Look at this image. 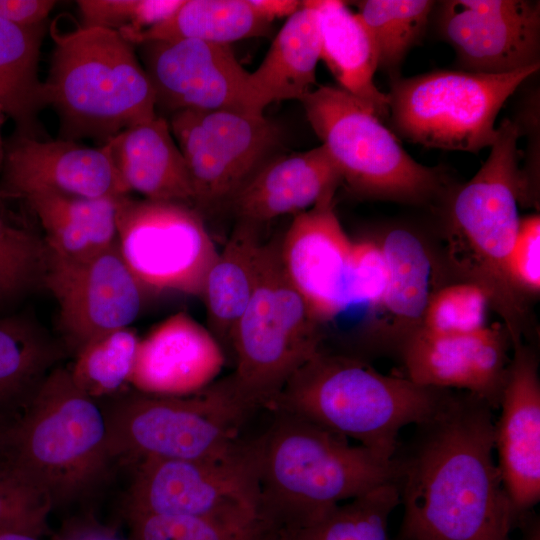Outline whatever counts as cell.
I'll list each match as a JSON object with an SVG mask.
<instances>
[{
    "label": "cell",
    "instance_id": "1",
    "mask_svg": "<svg viewBox=\"0 0 540 540\" xmlns=\"http://www.w3.org/2000/svg\"><path fill=\"white\" fill-rule=\"evenodd\" d=\"M493 409L453 393L392 457L403 517L393 540H512L519 517L494 461Z\"/></svg>",
    "mask_w": 540,
    "mask_h": 540
},
{
    "label": "cell",
    "instance_id": "2",
    "mask_svg": "<svg viewBox=\"0 0 540 540\" xmlns=\"http://www.w3.org/2000/svg\"><path fill=\"white\" fill-rule=\"evenodd\" d=\"M450 392L384 375L360 358L321 348L268 410L304 418L391 460L400 430L431 417Z\"/></svg>",
    "mask_w": 540,
    "mask_h": 540
},
{
    "label": "cell",
    "instance_id": "3",
    "mask_svg": "<svg viewBox=\"0 0 540 540\" xmlns=\"http://www.w3.org/2000/svg\"><path fill=\"white\" fill-rule=\"evenodd\" d=\"M112 460L103 406L60 365L4 434L2 461L52 507L91 495Z\"/></svg>",
    "mask_w": 540,
    "mask_h": 540
},
{
    "label": "cell",
    "instance_id": "4",
    "mask_svg": "<svg viewBox=\"0 0 540 540\" xmlns=\"http://www.w3.org/2000/svg\"><path fill=\"white\" fill-rule=\"evenodd\" d=\"M522 127L506 118L497 126L490 154L448 199V256L464 280L482 286L504 321L512 345L522 342L525 298L512 286L507 259L520 219L518 202L528 184L519 167Z\"/></svg>",
    "mask_w": 540,
    "mask_h": 540
},
{
    "label": "cell",
    "instance_id": "5",
    "mask_svg": "<svg viewBox=\"0 0 540 540\" xmlns=\"http://www.w3.org/2000/svg\"><path fill=\"white\" fill-rule=\"evenodd\" d=\"M251 440L260 512L268 522L306 515L393 482V461L299 416L270 411Z\"/></svg>",
    "mask_w": 540,
    "mask_h": 540
},
{
    "label": "cell",
    "instance_id": "6",
    "mask_svg": "<svg viewBox=\"0 0 540 540\" xmlns=\"http://www.w3.org/2000/svg\"><path fill=\"white\" fill-rule=\"evenodd\" d=\"M44 93L60 119V138L106 143L153 119L156 95L132 43L119 32L78 26L54 30Z\"/></svg>",
    "mask_w": 540,
    "mask_h": 540
},
{
    "label": "cell",
    "instance_id": "7",
    "mask_svg": "<svg viewBox=\"0 0 540 540\" xmlns=\"http://www.w3.org/2000/svg\"><path fill=\"white\" fill-rule=\"evenodd\" d=\"M301 102L342 182L360 197L432 205L455 190L446 167L415 161L369 107L339 86H317Z\"/></svg>",
    "mask_w": 540,
    "mask_h": 540
},
{
    "label": "cell",
    "instance_id": "8",
    "mask_svg": "<svg viewBox=\"0 0 540 540\" xmlns=\"http://www.w3.org/2000/svg\"><path fill=\"white\" fill-rule=\"evenodd\" d=\"M321 340L320 323L284 271L280 243H264L256 288L230 340L237 399L252 414L268 410Z\"/></svg>",
    "mask_w": 540,
    "mask_h": 540
},
{
    "label": "cell",
    "instance_id": "9",
    "mask_svg": "<svg viewBox=\"0 0 540 540\" xmlns=\"http://www.w3.org/2000/svg\"><path fill=\"white\" fill-rule=\"evenodd\" d=\"M114 459L136 465L148 458L201 459L236 448L252 413L227 378L183 396L132 391L103 406Z\"/></svg>",
    "mask_w": 540,
    "mask_h": 540
},
{
    "label": "cell",
    "instance_id": "10",
    "mask_svg": "<svg viewBox=\"0 0 540 540\" xmlns=\"http://www.w3.org/2000/svg\"><path fill=\"white\" fill-rule=\"evenodd\" d=\"M539 67L505 74L442 69L393 78L387 93L393 133L443 150L477 153L491 147L501 108Z\"/></svg>",
    "mask_w": 540,
    "mask_h": 540
},
{
    "label": "cell",
    "instance_id": "11",
    "mask_svg": "<svg viewBox=\"0 0 540 540\" xmlns=\"http://www.w3.org/2000/svg\"><path fill=\"white\" fill-rule=\"evenodd\" d=\"M128 514L254 519L260 512L251 440L201 459L148 458L134 465Z\"/></svg>",
    "mask_w": 540,
    "mask_h": 540
},
{
    "label": "cell",
    "instance_id": "12",
    "mask_svg": "<svg viewBox=\"0 0 540 540\" xmlns=\"http://www.w3.org/2000/svg\"><path fill=\"white\" fill-rule=\"evenodd\" d=\"M116 224L118 250L142 288L202 297L218 251L195 208L125 195Z\"/></svg>",
    "mask_w": 540,
    "mask_h": 540
},
{
    "label": "cell",
    "instance_id": "13",
    "mask_svg": "<svg viewBox=\"0 0 540 540\" xmlns=\"http://www.w3.org/2000/svg\"><path fill=\"white\" fill-rule=\"evenodd\" d=\"M169 125L186 161L194 205L202 209L230 202L280 136L263 114L233 109L178 111Z\"/></svg>",
    "mask_w": 540,
    "mask_h": 540
},
{
    "label": "cell",
    "instance_id": "14",
    "mask_svg": "<svg viewBox=\"0 0 540 540\" xmlns=\"http://www.w3.org/2000/svg\"><path fill=\"white\" fill-rule=\"evenodd\" d=\"M436 12L460 70L505 74L540 64L539 1L449 0Z\"/></svg>",
    "mask_w": 540,
    "mask_h": 540
},
{
    "label": "cell",
    "instance_id": "15",
    "mask_svg": "<svg viewBox=\"0 0 540 540\" xmlns=\"http://www.w3.org/2000/svg\"><path fill=\"white\" fill-rule=\"evenodd\" d=\"M44 286L56 299L62 334L74 352L100 336L129 327L141 311L143 288L117 243L82 261L49 258Z\"/></svg>",
    "mask_w": 540,
    "mask_h": 540
},
{
    "label": "cell",
    "instance_id": "16",
    "mask_svg": "<svg viewBox=\"0 0 540 540\" xmlns=\"http://www.w3.org/2000/svg\"><path fill=\"white\" fill-rule=\"evenodd\" d=\"M140 46L157 107L172 114L184 110L249 111L246 98L249 72L237 60L230 45L175 39L149 41Z\"/></svg>",
    "mask_w": 540,
    "mask_h": 540
},
{
    "label": "cell",
    "instance_id": "17",
    "mask_svg": "<svg viewBox=\"0 0 540 540\" xmlns=\"http://www.w3.org/2000/svg\"><path fill=\"white\" fill-rule=\"evenodd\" d=\"M0 195L52 193L82 198H118L130 191L103 146L16 134L4 147Z\"/></svg>",
    "mask_w": 540,
    "mask_h": 540
},
{
    "label": "cell",
    "instance_id": "18",
    "mask_svg": "<svg viewBox=\"0 0 540 540\" xmlns=\"http://www.w3.org/2000/svg\"><path fill=\"white\" fill-rule=\"evenodd\" d=\"M508 341V333L498 327L465 335L417 329L398 349L407 379L425 387L465 390L494 410L499 409L511 360Z\"/></svg>",
    "mask_w": 540,
    "mask_h": 540
},
{
    "label": "cell",
    "instance_id": "19",
    "mask_svg": "<svg viewBox=\"0 0 540 540\" xmlns=\"http://www.w3.org/2000/svg\"><path fill=\"white\" fill-rule=\"evenodd\" d=\"M352 243L334 211V198L294 216L280 242L284 271L320 324L349 308Z\"/></svg>",
    "mask_w": 540,
    "mask_h": 540
},
{
    "label": "cell",
    "instance_id": "20",
    "mask_svg": "<svg viewBox=\"0 0 540 540\" xmlns=\"http://www.w3.org/2000/svg\"><path fill=\"white\" fill-rule=\"evenodd\" d=\"M494 422V450L508 497L519 522L540 500V379L534 351L513 346Z\"/></svg>",
    "mask_w": 540,
    "mask_h": 540
},
{
    "label": "cell",
    "instance_id": "21",
    "mask_svg": "<svg viewBox=\"0 0 540 540\" xmlns=\"http://www.w3.org/2000/svg\"><path fill=\"white\" fill-rule=\"evenodd\" d=\"M224 362L210 330L178 312L140 339L130 384L147 394L189 395L212 384Z\"/></svg>",
    "mask_w": 540,
    "mask_h": 540
},
{
    "label": "cell",
    "instance_id": "22",
    "mask_svg": "<svg viewBox=\"0 0 540 540\" xmlns=\"http://www.w3.org/2000/svg\"><path fill=\"white\" fill-rule=\"evenodd\" d=\"M342 183L326 148L285 155L264 162L230 200L239 221L260 226L277 217L294 216L334 198Z\"/></svg>",
    "mask_w": 540,
    "mask_h": 540
},
{
    "label": "cell",
    "instance_id": "23",
    "mask_svg": "<svg viewBox=\"0 0 540 540\" xmlns=\"http://www.w3.org/2000/svg\"><path fill=\"white\" fill-rule=\"evenodd\" d=\"M101 146L130 192L151 201L194 205L186 161L165 118L157 115L126 128Z\"/></svg>",
    "mask_w": 540,
    "mask_h": 540
},
{
    "label": "cell",
    "instance_id": "24",
    "mask_svg": "<svg viewBox=\"0 0 540 540\" xmlns=\"http://www.w3.org/2000/svg\"><path fill=\"white\" fill-rule=\"evenodd\" d=\"M388 279L378 307L371 313L373 334L397 348L414 332L422 317L434 283V263L424 240L414 231L395 227L379 241Z\"/></svg>",
    "mask_w": 540,
    "mask_h": 540
},
{
    "label": "cell",
    "instance_id": "25",
    "mask_svg": "<svg viewBox=\"0 0 540 540\" xmlns=\"http://www.w3.org/2000/svg\"><path fill=\"white\" fill-rule=\"evenodd\" d=\"M321 44L316 11L309 1L287 18L246 83L248 110L263 114L275 101L302 100L315 89Z\"/></svg>",
    "mask_w": 540,
    "mask_h": 540
},
{
    "label": "cell",
    "instance_id": "26",
    "mask_svg": "<svg viewBox=\"0 0 540 540\" xmlns=\"http://www.w3.org/2000/svg\"><path fill=\"white\" fill-rule=\"evenodd\" d=\"M316 11L320 59L339 87L369 107L381 120L388 119V94L380 91L374 75L378 58L374 43L358 17L345 2L310 0Z\"/></svg>",
    "mask_w": 540,
    "mask_h": 540
},
{
    "label": "cell",
    "instance_id": "27",
    "mask_svg": "<svg viewBox=\"0 0 540 540\" xmlns=\"http://www.w3.org/2000/svg\"><path fill=\"white\" fill-rule=\"evenodd\" d=\"M118 198L38 193L23 200L39 220L49 258L76 262L116 244Z\"/></svg>",
    "mask_w": 540,
    "mask_h": 540
},
{
    "label": "cell",
    "instance_id": "28",
    "mask_svg": "<svg viewBox=\"0 0 540 540\" xmlns=\"http://www.w3.org/2000/svg\"><path fill=\"white\" fill-rule=\"evenodd\" d=\"M263 246L259 226L239 221L207 273L202 298L209 330L220 345L230 346L232 332L252 298Z\"/></svg>",
    "mask_w": 540,
    "mask_h": 540
},
{
    "label": "cell",
    "instance_id": "29",
    "mask_svg": "<svg viewBox=\"0 0 540 540\" xmlns=\"http://www.w3.org/2000/svg\"><path fill=\"white\" fill-rule=\"evenodd\" d=\"M58 344L26 316L0 319V418L15 419L58 362Z\"/></svg>",
    "mask_w": 540,
    "mask_h": 540
},
{
    "label": "cell",
    "instance_id": "30",
    "mask_svg": "<svg viewBox=\"0 0 540 540\" xmlns=\"http://www.w3.org/2000/svg\"><path fill=\"white\" fill-rule=\"evenodd\" d=\"M400 504L393 482L312 513L268 522L266 540H393L388 520Z\"/></svg>",
    "mask_w": 540,
    "mask_h": 540
},
{
    "label": "cell",
    "instance_id": "31",
    "mask_svg": "<svg viewBox=\"0 0 540 540\" xmlns=\"http://www.w3.org/2000/svg\"><path fill=\"white\" fill-rule=\"evenodd\" d=\"M46 25L21 27L0 18V109L17 134L42 138L38 115L47 106L38 63Z\"/></svg>",
    "mask_w": 540,
    "mask_h": 540
},
{
    "label": "cell",
    "instance_id": "32",
    "mask_svg": "<svg viewBox=\"0 0 540 540\" xmlns=\"http://www.w3.org/2000/svg\"><path fill=\"white\" fill-rule=\"evenodd\" d=\"M270 23L249 0H184L166 21L122 36L133 45L175 39L230 45L237 40L264 35Z\"/></svg>",
    "mask_w": 540,
    "mask_h": 540
},
{
    "label": "cell",
    "instance_id": "33",
    "mask_svg": "<svg viewBox=\"0 0 540 540\" xmlns=\"http://www.w3.org/2000/svg\"><path fill=\"white\" fill-rule=\"evenodd\" d=\"M356 12L376 49L378 68L391 79L410 49L424 35L435 7L429 0H365L357 2Z\"/></svg>",
    "mask_w": 540,
    "mask_h": 540
},
{
    "label": "cell",
    "instance_id": "34",
    "mask_svg": "<svg viewBox=\"0 0 540 540\" xmlns=\"http://www.w3.org/2000/svg\"><path fill=\"white\" fill-rule=\"evenodd\" d=\"M140 339L131 328L100 336L75 352L67 367L72 380L88 396L116 397L130 384Z\"/></svg>",
    "mask_w": 540,
    "mask_h": 540
},
{
    "label": "cell",
    "instance_id": "35",
    "mask_svg": "<svg viewBox=\"0 0 540 540\" xmlns=\"http://www.w3.org/2000/svg\"><path fill=\"white\" fill-rule=\"evenodd\" d=\"M0 195V304L19 300L44 285L49 254L43 237L12 222Z\"/></svg>",
    "mask_w": 540,
    "mask_h": 540
},
{
    "label": "cell",
    "instance_id": "36",
    "mask_svg": "<svg viewBox=\"0 0 540 540\" xmlns=\"http://www.w3.org/2000/svg\"><path fill=\"white\" fill-rule=\"evenodd\" d=\"M131 540H266L268 522L254 519L128 514Z\"/></svg>",
    "mask_w": 540,
    "mask_h": 540
},
{
    "label": "cell",
    "instance_id": "37",
    "mask_svg": "<svg viewBox=\"0 0 540 540\" xmlns=\"http://www.w3.org/2000/svg\"><path fill=\"white\" fill-rule=\"evenodd\" d=\"M489 309L490 296L479 284H446L432 292L418 329L436 335L475 333L487 327Z\"/></svg>",
    "mask_w": 540,
    "mask_h": 540
},
{
    "label": "cell",
    "instance_id": "38",
    "mask_svg": "<svg viewBox=\"0 0 540 540\" xmlns=\"http://www.w3.org/2000/svg\"><path fill=\"white\" fill-rule=\"evenodd\" d=\"M184 0H79L83 26L121 35L137 33L169 19Z\"/></svg>",
    "mask_w": 540,
    "mask_h": 540
},
{
    "label": "cell",
    "instance_id": "39",
    "mask_svg": "<svg viewBox=\"0 0 540 540\" xmlns=\"http://www.w3.org/2000/svg\"><path fill=\"white\" fill-rule=\"evenodd\" d=\"M49 499L0 460V530H24L43 535Z\"/></svg>",
    "mask_w": 540,
    "mask_h": 540
},
{
    "label": "cell",
    "instance_id": "40",
    "mask_svg": "<svg viewBox=\"0 0 540 540\" xmlns=\"http://www.w3.org/2000/svg\"><path fill=\"white\" fill-rule=\"evenodd\" d=\"M387 279V263L379 242H353L348 276L349 307L361 305L371 314L383 297Z\"/></svg>",
    "mask_w": 540,
    "mask_h": 540
},
{
    "label": "cell",
    "instance_id": "41",
    "mask_svg": "<svg viewBox=\"0 0 540 540\" xmlns=\"http://www.w3.org/2000/svg\"><path fill=\"white\" fill-rule=\"evenodd\" d=\"M507 274L514 289L525 298L540 292V216L520 219L507 259Z\"/></svg>",
    "mask_w": 540,
    "mask_h": 540
},
{
    "label": "cell",
    "instance_id": "42",
    "mask_svg": "<svg viewBox=\"0 0 540 540\" xmlns=\"http://www.w3.org/2000/svg\"><path fill=\"white\" fill-rule=\"evenodd\" d=\"M57 1L0 0V18L21 27L44 24Z\"/></svg>",
    "mask_w": 540,
    "mask_h": 540
},
{
    "label": "cell",
    "instance_id": "43",
    "mask_svg": "<svg viewBox=\"0 0 540 540\" xmlns=\"http://www.w3.org/2000/svg\"><path fill=\"white\" fill-rule=\"evenodd\" d=\"M61 540H131L116 530L92 520L78 521L65 528Z\"/></svg>",
    "mask_w": 540,
    "mask_h": 540
},
{
    "label": "cell",
    "instance_id": "44",
    "mask_svg": "<svg viewBox=\"0 0 540 540\" xmlns=\"http://www.w3.org/2000/svg\"><path fill=\"white\" fill-rule=\"evenodd\" d=\"M253 8L265 19L272 22L275 18L289 17L302 5L294 0H249Z\"/></svg>",
    "mask_w": 540,
    "mask_h": 540
},
{
    "label": "cell",
    "instance_id": "45",
    "mask_svg": "<svg viewBox=\"0 0 540 540\" xmlns=\"http://www.w3.org/2000/svg\"><path fill=\"white\" fill-rule=\"evenodd\" d=\"M42 535L24 530H0V540H42Z\"/></svg>",
    "mask_w": 540,
    "mask_h": 540
},
{
    "label": "cell",
    "instance_id": "46",
    "mask_svg": "<svg viewBox=\"0 0 540 540\" xmlns=\"http://www.w3.org/2000/svg\"><path fill=\"white\" fill-rule=\"evenodd\" d=\"M11 421L0 418V460H2V447L5 431Z\"/></svg>",
    "mask_w": 540,
    "mask_h": 540
},
{
    "label": "cell",
    "instance_id": "47",
    "mask_svg": "<svg viewBox=\"0 0 540 540\" xmlns=\"http://www.w3.org/2000/svg\"><path fill=\"white\" fill-rule=\"evenodd\" d=\"M2 110L0 109V127H1V114H2ZM4 143H3V140L1 138V131H0V173H1V168H2V164H3V158H4Z\"/></svg>",
    "mask_w": 540,
    "mask_h": 540
}]
</instances>
